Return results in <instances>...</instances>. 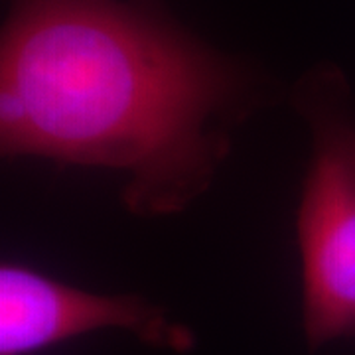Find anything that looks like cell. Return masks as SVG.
Segmentation results:
<instances>
[{
	"label": "cell",
	"instance_id": "obj_1",
	"mask_svg": "<svg viewBox=\"0 0 355 355\" xmlns=\"http://www.w3.org/2000/svg\"><path fill=\"white\" fill-rule=\"evenodd\" d=\"M243 65L140 0H10L0 42V146L123 176L139 217L211 188L261 109Z\"/></svg>",
	"mask_w": 355,
	"mask_h": 355
},
{
	"label": "cell",
	"instance_id": "obj_2",
	"mask_svg": "<svg viewBox=\"0 0 355 355\" xmlns=\"http://www.w3.org/2000/svg\"><path fill=\"white\" fill-rule=\"evenodd\" d=\"M292 107L310 132L298 207L302 320L310 347L355 336V105L334 65L296 81Z\"/></svg>",
	"mask_w": 355,
	"mask_h": 355
},
{
	"label": "cell",
	"instance_id": "obj_3",
	"mask_svg": "<svg viewBox=\"0 0 355 355\" xmlns=\"http://www.w3.org/2000/svg\"><path fill=\"white\" fill-rule=\"evenodd\" d=\"M101 330H123L160 349L186 352L190 330L139 296L97 294L28 265L0 266V355H32Z\"/></svg>",
	"mask_w": 355,
	"mask_h": 355
}]
</instances>
